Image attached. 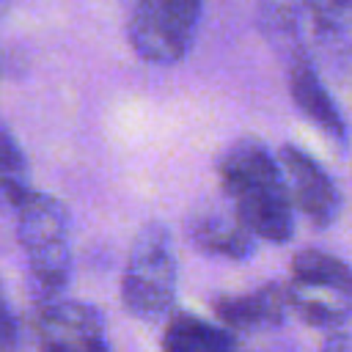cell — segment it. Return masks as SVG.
<instances>
[{
    "mask_svg": "<svg viewBox=\"0 0 352 352\" xmlns=\"http://www.w3.org/2000/svg\"><path fill=\"white\" fill-rule=\"evenodd\" d=\"M217 176L226 201L239 220L267 242H286L294 231L292 198L278 165V157L267 151L258 138H236L217 154Z\"/></svg>",
    "mask_w": 352,
    "mask_h": 352,
    "instance_id": "6da1fadb",
    "label": "cell"
},
{
    "mask_svg": "<svg viewBox=\"0 0 352 352\" xmlns=\"http://www.w3.org/2000/svg\"><path fill=\"white\" fill-rule=\"evenodd\" d=\"M16 239L25 253L28 292L36 308L66 300L63 292L72 280V242L63 204L52 195L33 192L16 209Z\"/></svg>",
    "mask_w": 352,
    "mask_h": 352,
    "instance_id": "7a4b0ae2",
    "label": "cell"
},
{
    "mask_svg": "<svg viewBox=\"0 0 352 352\" xmlns=\"http://www.w3.org/2000/svg\"><path fill=\"white\" fill-rule=\"evenodd\" d=\"M176 283H179V264H176L170 231L157 220L146 223L132 239L124 264L121 302L132 316L143 322H154L170 311L176 297Z\"/></svg>",
    "mask_w": 352,
    "mask_h": 352,
    "instance_id": "3957f363",
    "label": "cell"
},
{
    "mask_svg": "<svg viewBox=\"0 0 352 352\" xmlns=\"http://www.w3.org/2000/svg\"><path fill=\"white\" fill-rule=\"evenodd\" d=\"M124 30L146 63H179L198 33L204 0H118Z\"/></svg>",
    "mask_w": 352,
    "mask_h": 352,
    "instance_id": "277c9868",
    "label": "cell"
},
{
    "mask_svg": "<svg viewBox=\"0 0 352 352\" xmlns=\"http://www.w3.org/2000/svg\"><path fill=\"white\" fill-rule=\"evenodd\" d=\"M38 352H110L102 314L77 300L36 308Z\"/></svg>",
    "mask_w": 352,
    "mask_h": 352,
    "instance_id": "5b68a950",
    "label": "cell"
},
{
    "mask_svg": "<svg viewBox=\"0 0 352 352\" xmlns=\"http://www.w3.org/2000/svg\"><path fill=\"white\" fill-rule=\"evenodd\" d=\"M278 165L292 198V206L302 212L316 228H324L336 223L341 212V192L333 182V176L300 146H280L278 148Z\"/></svg>",
    "mask_w": 352,
    "mask_h": 352,
    "instance_id": "8992f818",
    "label": "cell"
},
{
    "mask_svg": "<svg viewBox=\"0 0 352 352\" xmlns=\"http://www.w3.org/2000/svg\"><path fill=\"white\" fill-rule=\"evenodd\" d=\"M187 239L206 256H220V258H250L256 250V234L239 220L234 206H201L195 209L187 223Z\"/></svg>",
    "mask_w": 352,
    "mask_h": 352,
    "instance_id": "52a82bcc",
    "label": "cell"
},
{
    "mask_svg": "<svg viewBox=\"0 0 352 352\" xmlns=\"http://www.w3.org/2000/svg\"><path fill=\"white\" fill-rule=\"evenodd\" d=\"M214 316L234 330L256 333V330H272L283 324L289 311V292L286 283L270 280L253 292L245 294H220L212 300Z\"/></svg>",
    "mask_w": 352,
    "mask_h": 352,
    "instance_id": "ba28073f",
    "label": "cell"
},
{
    "mask_svg": "<svg viewBox=\"0 0 352 352\" xmlns=\"http://www.w3.org/2000/svg\"><path fill=\"white\" fill-rule=\"evenodd\" d=\"M289 94H292V102L297 104V110L311 124H316L327 138L346 143V121H344L336 99L327 94L324 82L319 80L316 69L308 60H297L289 69Z\"/></svg>",
    "mask_w": 352,
    "mask_h": 352,
    "instance_id": "9c48e42d",
    "label": "cell"
},
{
    "mask_svg": "<svg viewBox=\"0 0 352 352\" xmlns=\"http://www.w3.org/2000/svg\"><path fill=\"white\" fill-rule=\"evenodd\" d=\"M162 352H239L234 336L190 311H176L162 330Z\"/></svg>",
    "mask_w": 352,
    "mask_h": 352,
    "instance_id": "30bf717a",
    "label": "cell"
},
{
    "mask_svg": "<svg viewBox=\"0 0 352 352\" xmlns=\"http://www.w3.org/2000/svg\"><path fill=\"white\" fill-rule=\"evenodd\" d=\"M286 292H289V311H294L305 324L314 327H338L352 311V294L330 286L289 280Z\"/></svg>",
    "mask_w": 352,
    "mask_h": 352,
    "instance_id": "8fae6325",
    "label": "cell"
},
{
    "mask_svg": "<svg viewBox=\"0 0 352 352\" xmlns=\"http://www.w3.org/2000/svg\"><path fill=\"white\" fill-rule=\"evenodd\" d=\"M292 280L300 283H314V286H330L338 292L352 294V267L324 250L305 248L297 250L292 258Z\"/></svg>",
    "mask_w": 352,
    "mask_h": 352,
    "instance_id": "7c38bea8",
    "label": "cell"
},
{
    "mask_svg": "<svg viewBox=\"0 0 352 352\" xmlns=\"http://www.w3.org/2000/svg\"><path fill=\"white\" fill-rule=\"evenodd\" d=\"M0 184H3V198L14 212L33 195L25 151L8 126H3V143H0Z\"/></svg>",
    "mask_w": 352,
    "mask_h": 352,
    "instance_id": "4fadbf2b",
    "label": "cell"
},
{
    "mask_svg": "<svg viewBox=\"0 0 352 352\" xmlns=\"http://www.w3.org/2000/svg\"><path fill=\"white\" fill-rule=\"evenodd\" d=\"M0 352H22V324L14 314V308L6 302L3 308V336H0Z\"/></svg>",
    "mask_w": 352,
    "mask_h": 352,
    "instance_id": "5bb4252c",
    "label": "cell"
},
{
    "mask_svg": "<svg viewBox=\"0 0 352 352\" xmlns=\"http://www.w3.org/2000/svg\"><path fill=\"white\" fill-rule=\"evenodd\" d=\"M319 352H352V341L344 333H330L322 341V349Z\"/></svg>",
    "mask_w": 352,
    "mask_h": 352,
    "instance_id": "9a60e30c",
    "label": "cell"
},
{
    "mask_svg": "<svg viewBox=\"0 0 352 352\" xmlns=\"http://www.w3.org/2000/svg\"><path fill=\"white\" fill-rule=\"evenodd\" d=\"M256 352H294L289 346H267V349H256Z\"/></svg>",
    "mask_w": 352,
    "mask_h": 352,
    "instance_id": "2e32d148",
    "label": "cell"
}]
</instances>
